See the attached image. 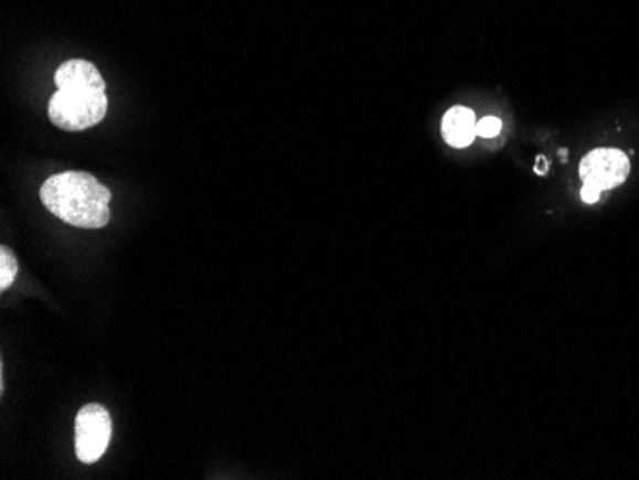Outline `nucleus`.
Wrapping results in <instances>:
<instances>
[{
  "label": "nucleus",
  "instance_id": "1",
  "mask_svg": "<svg viewBox=\"0 0 639 480\" xmlns=\"http://www.w3.org/2000/svg\"><path fill=\"white\" fill-rule=\"evenodd\" d=\"M54 81L58 90L49 104V117L58 129L87 130L108 114L106 83L87 60H70L60 65Z\"/></svg>",
  "mask_w": 639,
  "mask_h": 480
},
{
  "label": "nucleus",
  "instance_id": "2",
  "mask_svg": "<svg viewBox=\"0 0 639 480\" xmlns=\"http://www.w3.org/2000/svg\"><path fill=\"white\" fill-rule=\"evenodd\" d=\"M44 207L77 228H104L109 223L111 192L88 172L54 174L41 186Z\"/></svg>",
  "mask_w": 639,
  "mask_h": 480
},
{
  "label": "nucleus",
  "instance_id": "3",
  "mask_svg": "<svg viewBox=\"0 0 639 480\" xmlns=\"http://www.w3.org/2000/svg\"><path fill=\"white\" fill-rule=\"evenodd\" d=\"M111 417L100 404H87L75 419V454L83 463H94L108 450Z\"/></svg>",
  "mask_w": 639,
  "mask_h": 480
},
{
  "label": "nucleus",
  "instance_id": "4",
  "mask_svg": "<svg viewBox=\"0 0 639 480\" xmlns=\"http://www.w3.org/2000/svg\"><path fill=\"white\" fill-rule=\"evenodd\" d=\"M630 174V159L625 151L613 148H599L589 151L582 159L581 179L586 186H594L599 192L620 186Z\"/></svg>",
  "mask_w": 639,
  "mask_h": 480
},
{
  "label": "nucleus",
  "instance_id": "5",
  "mask_svg": "<svg viewBox=\"0 0 639 480\" xmlns=\"http://www.w3.org/2000/svg\"><path fill=\"white\" fill-rule=\"evenodd\" d=\"M443 137L452 148H467L477 137V121L471 109L464 106L448 109L443 119Z\"/></svg>",
  "mask_w": 639,
  "mask_h": 480
},
{
  "label": "nucleus",
  "instance_id": "6",
  "mask_svg": "<svg viewBox=\"0 0 639 480\" xmlns=\"http://www.w3.org/2000/svg\"><path fill=\"white\" fill-rule=\"evenodd\" d=\"M18 274V260L8 247H0V289L4 291L14 281Z\"/></svg>",
  "mask_w": 639,
  "mask_h": 480
},
{
  "label": "nucleus",
  "instance_id": "7",
  "mask_svg": "<svg viewBox=\"0 0 639 480\" xmlns=\"http://www.w3.org/2000/svg\"><path fill=\"white\" fill-rule=\"evenodd\" d=\"M502 121L498 117H484L481 121L477 122V137L482 138H494L500 135L502 130Z\"/></svg>",
  "mask_w": 639,
  "mask_h": 480
},
{
  "label": "nucleus",
  "instance_id": "8",
  "mask_svg": "<svg viewBox=\"0 0 639 480\" xmlns=\"http://www.w3.org/2000/svg\"><path fill=\"white\" fill-rule=\"evenodd\" d=\"M581 195L582 201H586V203H596V201H599V195H601V192H599L597 188L586 186V184H584V186H582Z\"/></svg>",
  "mask_w": 639,
  "mask_h": 480
},
{
  "label": "nucleus",
  "instance_id": "9",
  "mask_svg": "<svg viewBox=\"0 0 639 480\" xmlns=\"http://www.w3.org/2000/svg\"><path fill=\"white\" fill-rule=\"evenodd\" d=\"M546 171H547V161L546 159L542 158V156H540L539 163H536V172H539V174H546Z\"/></svg>",
  "mask_w": 639,
  "mask_h": 480
}]
</instances>
